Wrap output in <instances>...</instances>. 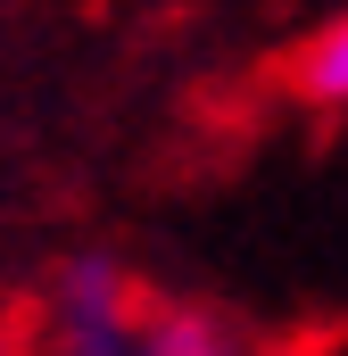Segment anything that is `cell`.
Returning <instances> with one entry per match:
<instances>
[{"mask_svg":"<svg viewBox=\"0 0 348 356\" xmlns=\"http://www.w3.org/2000/svg\"><path fill=\"white\" fill-rule=\"evenodd\" d=\"M282 75H290V91H307V99H348V17L324 25L315 42H299Z\"/></svg>","mask_w":348,"mask_h":356,"instance_id":"1","label":"cell"}]
</instances>
